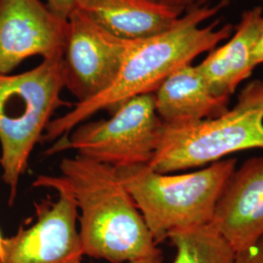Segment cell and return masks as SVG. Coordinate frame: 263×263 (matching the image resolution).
Listing matches in <instances>:
<instances>
[{
	"label": "cell",
	"instance_id": "6da1fadb",
	"mask_svg": "<svg viewBox=\"0 0 263 263\" xmlns=\"http://www.w3.org/2000/svg\"><path fill=\"white\" fill-rule=\"evenodd\" d=\"M228 2L219 0L214 5L193 7L167 30L149 37L132 40L111 85L93 99L76 103L70 110L52 119L42 141H56L96 113L113 111L132 98L153 94L180 66L192 64L201 54L211 52L226 41L235 29L233 25L226 24L219 28L218 20L206 26L203 24L214 18Z\"/></svg>",
	"mask_w": 263,
	"mask_h": 263
},
{
	"label": "cell",
	"instance_id": "7a4b0ae2",
	"mask_svg": "<svg viewBox=\"0 0 263 263\" xmlns=\"http://www.w3.org/2000/svg\"><path fill=\"white\" fill-rule=\"evenodd\" d=\"M53 178L76 203L85 255L127 263L161 252L115 168L77 154Z\"/></svg>",
	"mask_w": 263,
	"mask_h": 263
},
{
	"label": "cell",
	"instance_id": "3957f363",
	"mask_svg": "<svg viewBox=\"0 0 263 263\" xmlns=\"http://www.w3.org/2000/svg\"><path fill=\"white\" fill-rule=\"evenodd\" d=\"M65 89L63 56L43 59L18 74H0V167L12 206L31 152L57 109L70 104L61 97Z\"/></svg>",
	"mask_w": 263,
	"mask_h": 263
},
{
	"label": "cell",
	"instance_id": "277c9868",
	"mask_svg": "<svg viewBox=\"0 0 263 263\" xmlns=\"http://www.w3.org/2000/svg\"><path fill=\"white\" fill-rule=\"evenodd\" d=\"M236 165V158H228L184 174H160L147 165L116 171L158 246L173 230L212 222Z\"/></svg>",
	"mask_w": 263,
	"mask_h": 263
},
{
	"label": "cell",
	"instance_id": "5b68a950",
	"mask_svg": "<svg viewBox=\"0 0 263 263\" xmlns=\"http://www.w3.org/2000/svg\"><path fill=\"white\" fill-rule=\"evenodd\" d=\"M256 148L263 149V80L259 79L246 85L235 105L217 117L164 123L159 146L147 166L160 174H173Z\"/></svg>",
	"mask_w": 263,
	"mask_h": 263
},
{
	"label": "cell",
	"instance_id": "8992f818",
	"mask_svg": "<svg viewBox=\"0 0 263 263\" xmlns=\"http://www.w3.org/2000/svg\"><path fill=\"white\" fill-rule=\"evenodd\" d=\"M163 127L154 94L141 95L120 104L108 119L81 123L58 139L47 154L73 149L115 169L147 165L159 146Z\"/></svg>",
	"mask_w": 263,
	"mask_h": 263
},
{
	"label": "cell",
	"instance_id": "52a82bcc",
	"mask_svg": "<svg viewBox=\"0 0 263 263\" xmlns=\"http://www.w3.org/2000/svg\"><path fill=\"white\" fill-rule=\"evenodd\" d=\"M33 186L53 189L58 198L34 204L33 220L5 238L0 263H83L78 211L70 193L53 176H38Z\"/></svg>",
	"mask_w": 263,
	"mask_h": 263
},
{
	"label": "cell",
	"instance_id": "ba28073f",
	"mask_svg": "<svg viewBox=\"0 0 263 263\" xmlns=\"http://www.w3.org/2000/svg\"><path fill=\"white\" fill-rule=\"evenodd\" d=\"M131 43L74 7L67 18L63 66L65 88L77 103L93 99L111 85Z\"/></svg>",
	"mask_w": 263,
	"mask_h": 263
},
{
	"label": "cell",
	"instance_id": "9c48e42d",
	"mask_svg": "<svg viewBox=\"0 0 263 263\" xmlns=\"http://www.w3.org/2000/svg\"><path fill=\"white\" fill-rule=\"evenodd\" d=\"M67 19L41 0H0V74H10L25 60L62 57Z\"/></svg>",
	"mask_w": 263,
	"mask_h": 263
},
{
	"label": "cell",
	"instance_id": "30bf717a",
	"mask_svg": "<svg viewBox=\"0 0 263 263\" xmlns=\"http://www.w3.org/2000/svg\"><path fill=\"white\" fill-rule=\"evenodd\" d=\"M211 223L236 254L263 235V156L246 160L232 173L216 202Z\"/></svg>",
	"mask_w": 263,
	"mask_h": 263
},
{
	"label": "cell",
	"instance_id": "8fae6325",
	"mask_svg": "<svg viewBox=\"0 0 263 263\" xmlns=\"http://www.w3.org/2000/svg\"><path fill=\"white\" fill-rule=\"evenodd\" d=\"M263 9L257 6L247 10L241 16L232 35L221 46L216 47L197 65L212 93L230 99L237 88L253 74L255 39Z\"/></svg>",
	"mask_w": 263,
	"mask_h": 263
},
{
	"label": "cell",
	"instance_id": "7c38bea8",
	"mask_svg": "<svg viewBox=\"0 0 263 263\" xmlns=\"http://www.w3.org/2000/svg\"><path fill=\"white\" fill-rule=\"evenodd\" d=\"M155 108L165 124L212 119L228 109L230 99L212 93L197 66H180L153 93Z\"/></svg>",
	"mask_w": 263,
	"mask_h": 263
},
{
	"label": "cell",
	"instance_id": "4fadbf2b",
	"mask_svg": "<svg viewBox=\"0 0 263 263\" xmlns=\"http://www.w3.org/2000/svg\"><path fill=\"white\" fill-rule=\"evenodd\" d=\"M80 10L118 37H149L176 24L181 13L153 0H74Z\"/></svg>",
	"mask_w": 263,
	"mask_h": 263
},
{
	"label": "cell",
	"instance_id": "5bb4252c",
	"mask_svg": "<svg viewBox=\"0 0 263 263\" xmlns=\"http://www.w3.org/2000/svg\"><path fill=\"white\" fill-rule=\"evenodd\" d=\"M176 249L173 263H237V254L212 223L176 229L167 237Z\"/></svg>",
	"mask_w": 263,
	"mask_h": 263
},
{
	"label": "cell",
	"instance_id": "9a60e30c",
	"mask_svg": "<svg viewBox=\"0 0 263 263\" xmlns=\"http://www.w3.org/2000/svg\"><path fill=\"white\" fill-rule=\"evenodd\" d=\"M237 263H263V235L252 247L237 254Z\"/></svg>",
	"mask_w": 263,
	"mask_h": 263
},
{
	"label": "cell",
	"instance_id": "2e32d148",
	"mask_svg": "<svg viewBox=\"0 0 263 263\" xmlns=\"http://www.w3.org/2000/svg\"><path fill=\"white\" fill-rule=\"evenodd\" d=\"M48 6L59 16L67 19L74 9V0H47Z\"/></svg>",
	"mask_w": 263,
	"mask_h": 263
},
{
	"label": "cell",
	"instance_id": "e0dca14e",
	"mask_svg": "<svg viewBox=\"0 0 263 263\" xmlns=\"http://www.w3.org/2000/svg\"><path fill=\"white\" fill-rule=\"evenodd\" d=\"M153 1L178 10L181 13H185L188 10L196 6H202L201 5L202 0H153Z\"/></svg>",
	"mask_w": 263,
	"mask_h": 263
},
{
	"label": "cell",
	"instance_id": "ac0fdd59",
	"mask_svg": "<svg viewBox=\"0 0 263 263\" xmlns=\"http://www.w3.org/2000/svg\"><path fill=\"white\" fill-rule=\"evenodd\" d=\"M253 61L255 66L263 65V18L260 21L255 43H254Z\"/></svg>",
	"mask_w": 263,
	"mask_h": 263
},
{
	"label": "cell",
	"instance_id": "d6986e66",
	"mask_svg": "<svg viewBox=\"0 0 263 263\" xmlns=\"http://www.w3.org/2000/svg\"><path fill=\"white\" fill-rule=\"evenodd\" d=\"M127 263H164V258L162 255V252H159V253L151 255V256L142 257L140 259H136V260Z\"/></svg>",
	"mask_w": 263,
	"mask_h": 263
},
{
	"label": "cell",
	"instance_id": "ffe728a7",
	"mask_svg": "<svg viewBox=\"0 0 263 263\" xmlns=\"http://www.w3.org/2000/svg\"><path fill=\"white\" fill-rule=\"evenodd\" d=\"M4 240H5V238L2 236L1 231H0V259L4 255Z\"/></svg>",
	"mask_w": 263,
	"mask_h": 263
},
{
	"label": "cell",
	"instance_id": "44dd1931",
	"mask_svg": "<svg viewBox=\"0 0 263 263\" xmlns=\"http://www.w3.org/2000/svg\"><path fill=\"white\" fill-rule=\"evenodd\" d=\"M209 1H210V0H202V3H201V5H206ZM217 1H219V0H217ZM228 1H229V0H228Z\"/></svg>",
	"mask_w": 263,
	"mask_h": 263
}]
</instances>
